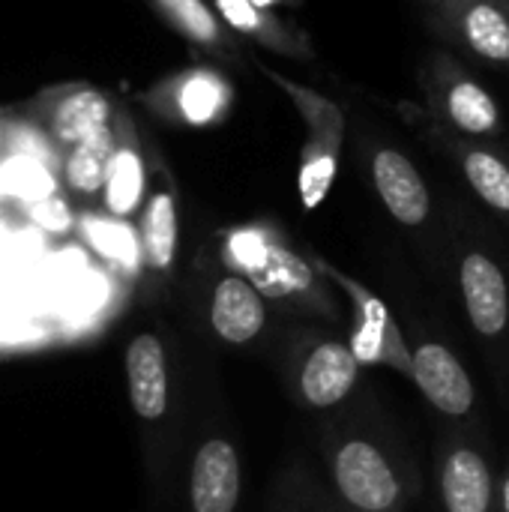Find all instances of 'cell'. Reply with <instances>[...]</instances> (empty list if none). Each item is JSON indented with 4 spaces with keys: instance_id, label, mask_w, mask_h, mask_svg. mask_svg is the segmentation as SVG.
<instances>
[{
    "instance_id": "1",
    "label": "cell",
    "mask_w": 509,
    "mask_h": 512,
    "mask_svg": "<svg viewBox=\"0 0 509 512\" xmlns=\"http://www.w3.org/2000/svg\"><path fill=\"white\" fill-rule=\"evenodd\" d=\"M318 450L327 486L345 512H408L420 498V471L378 408L348 402L321 420Z\"/></svg>"
},
{
    "instance_id": "2",
    "label": "cell",
    "mask_w": 509,
    "mask_h": 512,
    "mask_svg": "<svg viewBox=\"0 0 509 512\" xmlns=\"http://www.w3.org/2000/svg\"><path fill=\"white\" fill-rule=\"evenodd\" d=\"M183 357L165 330H135L123 348L126 396L138 426L141 462L156 504L174 501L180 459L189 435V396Z\"/></svg>"
},
{
    "instance_id": "3",
    "label": "cell",
    "mask_w": 509,
    "mask_h": 512,
    "mask_svg": "<svg viewBox=\"0 0 509 512\" xmlns=\"http://www.w3.org/2000/svg\"><path fill=\"white\" fill-rule=\"evenodd\" d=\"M219 261L252 282L279 312L294 318L336 321L339 303L312 258L300 255L267 225H237L222 234Z\"/></svg>"
},
{
    "instance_id": "4",
    "label": "cell",
    "mask_w": 509,
    "mask_h": 512,
    "mask_svg": "<svg viewBox=\"0 0 509 512\" xmlns=\"http://www.w3.org/2000/svg\"><path fill=\"white\" fill-rule=\"evenodd\" d=\"M447 258L453 264L462 312L477 342L507 366L509 354V273L489 228L468 210H456L447 222Z\"/></svg>"
},
{
    "instance_id": "5",
    "label": "cell",
    "mask_w": 509,
    "mask_h": 512,
    "mask_svg": "<svg viewBox=\"0 0 509 512\" xmlns=\"http://www.w3.org/2000/svg\"><path fill=\"white\" fill-rule=\"evenodd\" d=\"M273 357L285 396L312 417H330L357 399L363 366L348 339H339L312 324L282 327L273 342Z\"/></svg>"
},
{
    "instance_id": "6",
    "label": "cell",
    "mask_w": 509,
    "mask_h": 512,
    "mask_svg": "<svg viewBox=\"0 0 509 512\" xmlns=\"http://www.w3.org/2000/svg\"><path fill=\"white\" fill-rule=\"evenodd\" d=\"M198 420H189V435L180 459L177 492L183 512H240L243 504V453L222 408L216 387L201 390Z\"/></svg>"
},
{
    "instance_id": "7",
    "label": "cell",
    "mask_w": 509,
    "mask_h": 512,
    "mask_svg": "<svg viewBox=\"0 0 509 512\" xmlns=\"http://www.w3.org/2000/svg\"><path fill=\"white\" fill-rule=\"evenodd\" d=\"M363 159L369 183L387 216L423 249L432 264L447 258V225L435 210L432 189L417 162L393 141L366 138Z\"/></svg>"
},
{
    "instance_id": "8",
    "label": "cell",
    "mask_w": 509,
    "mask_h": 512,
    "mask_svg": "<svg viewBox=\"0 0 509 512\" xmlns=\"http://www.w3.org/2000/svg\"><path fill=\"white\" fill-rule=\"evenodd\" d=\"M420 87L426 114L465 138L498 141L504 135V114L492 90L447 48H438L420 66Z\"/></svg>"
},
{
    "instance_id": "9",
    "label": "cell",
    "mask_w": 509,
    "mask_h": 512,
    "mask_svg": "<svg viewBox=\"0 0 509 512\" xmlns=\"http://www.w3.org/2000/svg\"><path fill=\"white\" fill-rule=\"evenodd\" d=\"M267 75L288 93L297 114L303 117L306 138H303V150H300L297 195H300L303 210H318L324 204V198L330 195L336 171H339L342 144H345V114L330 96H324L306 84L288 81L285 75H279L273 69H267Z\"/></svg>"
},
{
    "instance_id": "10",
    "label": "cell",
    "mask_w": 509,
    "mask_h": 512,
    "mask_svg": "<svg viewBox=\"0 0 509 512\" xmlns=\"http://www.w3.org/2000/svg\"><path fill=\"white\" fill-rule=\"evenodd\" d=\"M201 321L207 336L228 351H270L282 330L279 312L252 288L249 279L225 264L210 276L201 294Z\"/></svg>"
},
{
    "instance_id": "11",
    "label": "cell",
    "mask_w": 509,
    "mask_h": 512,
    "mask_svg": "<svg viewBox=\"0 0 509 512\" xmlns=\"http://www.w3.org/2000/svg\"><path fill=\"white\" fill-rule=\"evenodd\" d=\"M315 267L321 270V276L336 285L348 303H351V336L348 345L354 351V357L360 360V366H387L399 375H411V351H408V336L402 333L399 321L393 318L390 306L369 291L363 282L351 279L348 273L336 270L333 264L312 258Z\"/></svg>"
},
{
    "instance_id": "12",
    "label": "cell",
    "mask_w": 509,
    "mask_h": 512,
    "mask_svg": "<svg viewBox=\"0 0 509 512\" xmlns=\"http://www.w3.org/2000/svg\"><path fill=\"white\" fill-rule=\"evenodd\" d=\"M435 483L444 512H498V477L489 444L471 429H450L435 450Z\"/></svg>"
},
{
    "instance_id": "13",
    "label": "cell",
    "mask_w": 509,
    "mask_h": 512,
    "mask_svg": "<svg viewBox=\"0 0 509 512\" xmlns=\"http://www.w3.org/2000/svg\"><path fill=\"white\" fill-rule=\"evenodd\" d=\"M411 351V375L408 381L420 390V396L447 420L465 423L477 414V387L459 354L429 330L417 327L408 339Z\"/></svg>"
},
{
    "instance_id": "14",
    "label": "cell",
    "mask_w": 509,
    "mask_h": 512,
    "mask_svg": "<svg viewBox=\"0 0 509 512\" xmlns=\"http://www.w3.org/2000/svg\"><path fill=\"white\" fill-rule=\"evenodd\" d=\"M420 123V129H426L429 141H435V147L453 159V165L459 168L462 180L468 183L471 195L509 228V153L495 144V141H483V138H465L456 135L444 126H438L429 114H414Z\"/></svg>"
},
{
    "instance_id": "15",
    "label": "cell",
    "mask_w": 509,
    "mask_h": 512,
    "mask_svg": "<svg viewBox=\"0 0 509 512\" xmlns=\"http://www.w3.org/2000/svg\"><path fill=\"white\" fill-rule=\"evenodd\" d=\"M429 27L465 54L509 69V18L498 0H423Z\"/></svg>"
},
{
    "instance_id": "16",
    "label": "cell",
    "mask_w": 509,
    "mask_h": 512,
    "mask_svg": "<svg viewBox=\"0 0 509 512\" xmlns=\"http://www.w3.org/2000/svg\"><path fill=\"white\" fill-rule=\"evenodd\" d=\"M234 90L219 69L195 66L165 78L153 93L150 105L183 126H213L225 117Z\"/></svg>"
},
{
    "instance_id": "17",
    "label": "cell",
    "mask_w": 509,
    "mask_h": 512,
    "mask_svg": "<svg viewBox=\"0 0 509 512\" xmlns=\"http://www.w3.org/2000/svg\"><path fill=\"white\" fill-rule=\"evenodd\" d=\"M111 123V99L96 87H66L54 90L42 102V132L57 150H69L81 138Z\"/></svg>"
},
{
    "instance_id": "18",
    "label": "cell",
    "mask_w": 509,
    "mask_h": 512,
    "mask_svg": "<svg viewBox=\"0 0 509 512\" xmlns=\"http://www.w3.org/2000/svg\"><path fill=\"white\" fill-rule=\"evenodd\" d=\"M138 240H141V270L150 279H168L174 273L177 249H180L177 195H174V186H168V180H162L144 198Z\"/></svg>"
},
{
    "instance_id": "19",
    "label": "cell",
    "mask_w": 509,
    "mask_h": 512,
    "mask_svg": "<svg viewBox=\"0 0 509 512\" xmlns=\"http://www.w3.org/2000/svg\"><path fill=\"white\" fill-rule=\"evenodd\" d=\"M114 126H117V147H114L99 198L108 216L132 219L147 198V162H144V153L132 132L129 117L123 114L120 120H114Z\"/></svg>"
},
{
    "instance_id": "20",
    "label": "cell",
    "mask_w": 509,
    "mask_h": 512,
    "mask_svg": "<svg viewBox=\"0 0 509 512\" xmlns=\"http://www.w3.org/2000/svg\"><path fill=\"white\" fill-rule=\"evenodd\" d=\"M213 12L219 21H225L231 30L273 48L291 57H309V42L300 30L288 27L282 18H276L267 9H258L252 0H213Z\"/></svg>"
},
{
    "instance_id": "21",
    "label": "cell",
    "mask_w": 509,
    "mask_h": 512,
    "mask_svg": "<svg viewBox=\"0 0 509 512\" xmlns=\"http://www.w3.org/2000/svg\"><path fill=\"white\" fill-rule=\"evenodd\" d=\"M114 147H117V126H114V120L108 126L96 129L93 135L81 138L78 144H72L66 150L63 168H60L66 192L81 198V201L99 198L105 174H108V165H111V156H114Z\"/></svg>"
},
{
    "instance_id": "22",
    "label": "cell",
    "mask_w": 509,
    "mask_h": 512,
    "mask_svg": "<svg viewBox=\"0 0 509 512\" xmlns=\"http://www.w3.org/2000/svg\"><path fill=\"white\" fill-rule=\"evenodd\" d=\"M150 3L192 45H201L204 51H213L222 57L231 54V39L207 0H150Z\"/></svg>"
},
{
    "instance_id": "23",
    "label": "cell",
    "mask_w": 509,
    "mask_h": 512,
    "mask_svg": "<svg viewBox=\"0 0 509 512\" xmlns=\"http://www.w3.org/2000/svg\"><path fill=\"white\" fill-rule=\"evenodd\" d=\"M78 231L105 258H111L129 270H141V240H138V228L129 219H117L108 213L84 216L78 222Z\"/></svg>"
},
{
    "instance_id": "24",
    "label": "cell",
    "mask_w": 509,
    "mask_h": 512,
    "mask_svg": "<svg viewBox=\"0 0 509 512\" xmlns=\"http://www.w3.org/2000/svg\"><path fill=\"white\" fill-rule=\"evenodd\" d=\"M270 512H345V507L336 501L330 486L312 477L303 465H294L282 471L273 489Z\"/></svg>"
},
{
    "instance_id": "25",
    "label": "cell",
    "mask_w": 509,
    "mask_h": 512,
    "mask_svg": "<svg viewBox=\"0 0 509 512\" xmlns=\"http://www.w3.org/2000/svg\"><path fill=\"white\" fill-rule=\"evenodd\" d=\"M54 192V174L51 168H45V159H36L30 153H12L6 162H0V195L36 204Z\"/></svg>"
},
{
    "instance_id": "26",
    "label": "cell",
    "mask_w": 509,
    "mask_h": 512,
    "mask_svg": "<svg viewBox=\"0 0 509 512\" xmlns=\"http://www.w3.org/2000/svg\"><path fill=\"white\" fill-rule=\"evenodd\" d=\"M30 216H33L39 225L51 228V231H60V228H66V225L72 222V216H69L63 198H57V195H48V198L30 204Z\"/></svg>"
},
{
    "instance_id": "27",
    "label": "cell",
    "mask_w": 509,
    "mask_h": 512,
    "mask_svg": "<svg viewBox=\"0 0 509 512\" xmlns=\"http://www.w3.org/2000/svg\"><path fill=\"white\" fill-rule=\"evenodd\" d=\"M498 512H509V477L504 480V486L498 489Z\"/></svg>"
},
{
    "instance_id": "28",
    "label": "cell",
    "mask_w": 509,
    "mask_h": 512,
    "mask_svg": "<svg viewBox=\"0 0 509 512\" xmlns=\"http://www.w3.org/2000/svg\"><path fill=\"white\" fill-rule=\"evenodd\" d=\"M252 3H255L258 9H267V12H273V6H276V3H282V0H252Z\"/></svg>"
},
{
    "instance_id": "29",
    "label": "cell",
    "mask_w": 509,
    "mask_h": 512,
    "mask_svg": "<svg viewBox=\"0 0 509 512\" xmlns=\"http://www.w3.org/2000/svg\"><path fill=\"white\" fill-rule=\"evenodd\" d=\"M498 6H501V9L507 12V18H509V0H498Z\"/></svg>"
},
{
    "instance_id": "30",
    "label": "cell",
    "mask_w": 509,
    "mask_h": 512,
    "mask_svg": "<svg viewBox=\"0 0 509 512\" xmlns=\"http://www.w3.org/2000/svg\"><path fill=\"white\" fill-rule=\"evenodd\" d=\"M0 141H3V123H0Z\"/></svg>"
}]
</instances>
